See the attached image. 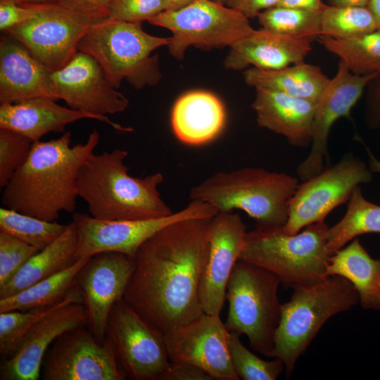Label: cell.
Returning a JSON list of instances; mask_svg holds the SVG:
<instances>
[{
    "instance_id": "1",
    "label": "cell",
    "mask_w": 380,
    "mask_h": 380,
    "mask_svg": "<svg viewBox=\"0 0 380 380\" xmlns=\"http://www.w3.org/2000/svg\"><path fill=\"white\" fill-rule=\"evenodd\" d=\"M211 220L190 218L172 223L137 251L123 300L163 334L205 313L200 289Z\"/></svg>"
},
{
    "instance_id": "2",
    "label": "cell",
    "mask_w": 380,
    "mask_h": 380,
    "mask_svg": "<svg viewBox=\"0 0 380 380\" xmlns=\"http://www.w3.org/2000/svg\"><path fill=\"white\" fill-rule=\"evenodd\" d=\"M72 134L33 143L23 165L1 194L3 207L37 218L56 221L62 212L76 208L79 170L94 153L100 134L94 129L84 143L72 146Z\"/></svg>"
},
{
    "instance_id": "3",
    "label": "cell",
    "mask_w": 380,
    "mask_h": 380,
    "mask_svg": "<svg viewBox=\"0 0 380 380\" xmlns=\"http://www.w3.org/2000/svg\"><path fill=\"white\" fill-rule=\"evenodd\" d=\"M128 153L114 149L93 153L80 167L77 178L78 196L90 215L100 220H149L173 212L158 191L160 172L145 177L131 176L124 161Z\"/></svg>"
},
{
    "instance_id": "4",
    "label": "cell",
    "mask_w": 380,
    "mask_h": 380,
    "mask_svg": "<svg viewBox=\"0 0 380 380\" xmlns=\"http://www.w3.org/2000/svg\"><path fill=\"white\" fill-rule=\"evenodd\" d=\"M298 186V179L284 172L247 167L217 172L194 186L191 201H200L218 213L244 211L262 230L284 227L289 201Z\"/></svg>"
},
{
    "instance_id": "5",
    "label": "cell",
    "mask_w": 380,
    "mask_h": 380,
    "mask_svg": "<svg viewBox=\"0 0 380 380\" xmlns=\"http://www.w3.org/2000/svg\"><path fill=\"white\" fill-rule=\"evenodd\" d=\"M291 299L281 304L274 334L272 357L281 360L289 379L295 365L324 324L331 317L350 310L359 303L353 285L333 275L310 286L293 289Z\"/></svg>"
},
{
    "instance_id": "6",
    "label": "cell",
    "mask_w": 380,
    "mask_h": 380,
    "mask_svg": "<svg viewBox=\"0 0 380 380\" xmlns=\"http://www.w3.org/2000/svg\"><path fill=\"white\" fill-rule=\"evenodd\" d=\"M329 226L324 221L291 234L284 227L248 232L240 259L277 274L286 289L316 284L324 280L331 255L327 251Z\"/></svg>"
},
{
    "instance_id": "7",
    "label": "cell",
    "mask_w": 380,
    "mask_h": 380,
    "mask_svg": "<svg viewBox=\"0 0 380 380\" xmlns=\"http://www.w3.org/2000/svg\"><path fill=\"white\" fill-rule=\"evenodd\" d=\"M170 38L146 32L141 23L103 19L94 24L80 40L78 51L93 57L112 84L119 88L127 80L136 89L159 82L161 72L158 48L168 45Z\"/></svg>"
},
{
    "instance_id": "8",
    "label": "cell",
    "mask_w": 380,
    "mask_h": 380,
    "mask_svg": "<svg viewBox=\"0 0 380 380\" xmlns=\"http://www.w3.org/2000/svg\"><path fill=\"white\" fill-rule=\"evenodd\" d=\"M280 278L271 271L239 260L227 285L229 310L224 323L229 332L247 336L251 348L272 357L281 304Z\"/></svg>"
},
{
    "instance_id": "9",
    "label": "cell",
    "mask_w": 380,
    "mask_h": 380,
    "mask_svg": "<svg viewBox=\"0 0 380 380\" xmlns=\"http://www.w3.org/2000/svg\"><path fill=\"white\" fill-rule=\"evenodd\" d=\"M34 15L4 32L20 42L52 72L60 70L78 51L89 28L108 18V11L80 9L58 0L30 3Z\"/></svg>"
},
{
    "instance_id": "10",
    "label": "cell",
    "mask_w": 380,
    "mask_h": 380,
    "mask_svg": "<svg viewBox=\"0 0 380 380\" xmlns=\"http://www.w3.org/2000/svg\"><path fill=\"white\" fill-rule=\"evenodd\" d=\"M240 11L213 0H196L176 11H163L148 22L172 32L167 45L176 59L183 58L186 49L231 46L254 29Z\"/></svg>"
},
{
    "instance_id": "11",
    "label": "cell",
    "mask_w": 380,
    "mask_h": 380,
    "mask_svg": "<svg viewBox=\"0 0 380 380\" xmlns=\"http://www.w3.org/2000/svg\"><path fill=\"white\" fill-rule=\"evenodd\" d=\"M218 211L210 204L191 201L183 209L171 215L149 220H100L83 213H74L77 260L101 253L116 252L136 257L139 248L165 227L175 222L213 217Z\"/></svg>"
},
{
    "instance_id": "12",
    "label": "cell",
    "mask_w": 380,
    "mask_h": 380,
    "mask_svg": "<svg viewBox=\"0 0 380 380\" xmlns=\"http://www.w3.org/2000/svg\"><path fill=\"white\" fill-rule=\"evenodd\" d=\"M372 173L364 162L348 153L335 165L298 184L289 201L284 227L291 234L324 221L329 213L348 201L355 188L372 180Z\"/></svg>"
},
{
    "instance_id": "13",
    "label": "cell",
    "mask_w": 380,
    "mask_h": 380,
    "mask_svg": "<svg viewBox=\"0 0 380 380\" xmlns=\"http://www.w3.org/2000/svg\"><path fill=\"white\" fill-rule=\"evenodd\" d=\"M106 336L126 374L134 380H158L170 360L164 334L123 299L112 308Z\"/></svg>"
},
{
    "instance_id": "14",
    "label": "cell",
    "mask_w": 380,
    "mask_h": 380,
    "mask_svg": "<svg viewBox=\"0 0 380 380\" xmlns=\"http://www.w3.org/2000/svg\"><path fill=\"white\" fill-rule=\"evenodd\" d=\"M42 365L45 380H123L127 374L111 341H99L84 326L61 335Z\"/></svg>"
},
{
    "instance_id": "15",
    "label": "cell",
    "mask_w": 380,
    "mask_h": 380,
    "mask_svg": "<svg viewBox=\"0 0 380 380\" xmlns=\"http://www.w3.org/2000/svg\"><path fill=\"white\" fill-rule=\"evenodd\" d=\"M86 324L82 295L75 283L56 308L31 327L15 353L1 365L0 379H38L50 346L63 334Z\"/></svg>"
},
{
    "instance_id": "16",
    "label": "cell",
    "mask_w": 380,
    "mask_h": 380,
    "mask_svg": "<svg viewBox=\"0 0 380 380\" xmlns=\"http://www.w3.org/2000/svg\"><path fill=\"white\" fill-rule=\"evenodd\" d=\"M135 266V258L127 255L101 253L89 258L76 277L87 313V324L100 342L106 338L110 310L123 299Z\"/></svg>"
},
{
    "instance_id": "17",
    "label": "cell",
    "mask_w": 380,
    "mask_h": 380,
    "mask_svg": "<svg viewBox=\"0 0 380 380\" xmlns=\"http://www.w3.org/2000/svg\"><path fill=\"white\" fill-rule=\"evenodd\" d=\"M171 362L202 369L215 380H239L230 357L229 331L220 315L204 313L164 334Z\"/></svg>"
},
{
    "instance_id": "18",
    "label": "cell",
    "mask_w": 380,
    "mask_h": 380,
    "mask_svg": "<svg viewBox=\"0 0 380 380\" xmlns=\"http://www.w3.org/2000/svg\"><path fill=\"white\" fill-rule=\"evenodd\" d=\"M378 77L374 74L353 73L339 62L336 73L329 79L316 102L310 152L297 167L300 180L304 182L324 170V159L328 158V137L332 125L339 118L350 115L365 88Z\"/></svg>"
},
{
    "instance_id": "19",
    "label": "cell",
    "mask_w": 380,
    "mask_h": 380,
    "mask_svg": "<svg viewBox=\"0 0 380 380\" xmlns=\"http://www.w3.org/2000/svg\"><path fill=\"white\" fill-rule=\"evenodd\" d=\"M52 78L59 99L71 108L104 117L123 112L129 106L100 64L83 52L78 51L67 65L53 72Z\"/></svg>"
},
{
    "instance_id": "20",
    "label": "cell",
    "mask_w": 380,
    "mask_h": 380,
    "mask_svg": "<svg viewBox=\"0 0 380 380\" xmlns=\"http://www.w3.org/2000/svg\"><path fill=\"white\" fill-rule=\"evenodd\" d=\"M247 232L241 217L234 211L218 213L212 217L208 258L200 289L205 313L220 315L227 282L240 259Z\"/></svg>"
},
{
    "instance_id": "21",
    "label": "cell",
    "mask_w": 380,
    "mask_h": 380,
    "mask_svg": "<svg viewBox=\"0 0 380 380\" xmlns=\"http://www.w3.org/2000/svg\"><path fill=\"white\" fill-rule=\"evenodd\" d=\"M52 73L20 42L7 34L1 37V103H16L35 97L58 100Z\"/></svg>"
},
{
    "instance_id": "22",
    "label": "cell",
    "mask_w": 380,
    "mask_h": 380,
    "mask_svg": "<svg viewBox=\"0 0 380 380\" xmlns=\"http://www.w3.org/2000/svg\"><path fill=\"white\" fill-rule=\"evenodd\" d=\"M56 101L49 97H35L16 103H1L0 128L17 132L34 142L40 141L50 132H65L66 125L84 118L106 122L116 130H132L111 121L107 116L64 107Z\"/></svg>"
},
{
    "instance_id": "23",
    "label": "cell",
    "mask_w": 380,
    "mask_h": 380,
    "mask_svg": "<svg viewBox=\"0 0 380 380\" xmlns=\"http://www.w3.org/2000/svg\"><path fill=\"white\" fill-rule=\"evenodd\" d=\"M251 107L259 127L284 136L292 146L311 145L316 101L258 87Z\"/></svg>"
},
{
    "instance_id": "24",
    "label": "cell",
    "mask_w": 380,
    "mask_h": 380,
    "mask_svg": "<svg viewBox=\"0 0 380 380\" xmlns=\"http://www.w3.org/2000/svg\"><path fill=\"white\" fill-rule=\"evenodd\" d=\"M312 50L310 41L277 34L262 28L254 30L234 42L224 64L241 70L253 65L261 70H276L305 62Z\"/></svg>"
},
{
    "instance_id": "25",
    "label": "cell",
    "mask_w": 380,
    "mask_h": 380,
    "mask_svg": "<svg viewBox=\"0 0 380 380\" xmlns=\"http://www.w3.org/2000/svg\"><path fill=\"white\" fill-rule=\"evenodd\" d=\"M225 110L214 94L203 91L188 92L172 108L171 125L182 143L198 146L214 139L225 123Z\"/></svg>"
},
{
    "instance_id": "26",
    "label": "cell",
    "mask_w": 380,
    "mask_h": 380,
    "mask_svg": "<svg viewBox=\"0 0 380 380\" xmlns=\"http://www.w3.org/2000/svg\"><path fill=\"white\" fill-rule=\"evenodd\" d=\"M333 275L353 285L363 309L380 310V260L372 258L357 238L330 256L327 276Z\"/></svg>"
},
{
    "instance_id": "27",
    "label": "cell",
    "mask_w": 380,
    "mask_h": 380,
    "mask_svg": "<svg viewBox=\"0 0 380 380\" xmlns=\"http://www.w3.org/2000/svg\"><path fill=\"white\" fill-rule=\"evenodd\" d=\"M77 235L74 223L55 241L30 258L7 283L0 286V299L13 296L53 276L77 261Z\"/></svg>"
},
{
    "instance_id": "28",
    "label": "cell",
    "mask_w": 380,
    "mask_h": 380,
    "mask_svg": "<svg viewBox=\"0 0 380 380\" xmlns=\"http://www.w3.org/2000/svg\"><path fill=\"white\" fill-rule=\"evenodd\" d=\"M245 82L255 88H267L293 96L316 101L329 78L317 65L303 62L276 70L249 68Z\"/></svg>"
},
{
    "instance_id": "29",
    "label": "cell",
    "mask_w": 380,
    "mask_h": 380,
    "mask_svg": "<svg viewBox=\"0 0 380 380\" xmlns=\"http://www.w3.org/2000/svg\"><path fill=\"white\" fill-rule=\"evenodd\" d=\"M89 258L77 260L58 273L41 280L20 292L0 299V312L49 306L61 300L76 283V277Z\"/></svg>"
},
{
    "instance_id": "30",
    "label": "cell",
    "mask_w": 380,
    "mask_h": 380,
    "mask_svg": "<svg viewBox=\"0 0 380 380\" xmlns=\"http://www.w3.org/2000/svg\"><path fill=\"white\" fill-rule=\"evenodd\" d=\"M369 233H380V205L365 198L358 186L344 216L327 230V251L331 255L357 236Z\"/></svg>"
},
{
    "instance_id": "31",
    "label": "cell",
    "mask_w": 380,
    "mask_h": 380,
    "mask_svg": "<svg viewBox=\"0 0 380 380\" xmlns=\"http://www.w3.org/2000/svg\"><path fill=\"white\" fill-rule=\"evenodd\" d=\"M319 42L350 72L380 76V30L350 39L319 36Z\"/></svg>"
},
{
    "instance_id": "32",
    "label": "cell",
    "mask_w": 380,
    "mask_h": 380,
    "mask_svg": "<svg viewBox=\"0 0 380 380\" xmlns=\"http://www.w3.org/2000/svg\"><path fill=\"white\" fill-rule=\"evenodd\" d=\"M322 11L274 6L258 15L262 28L300 39L310 40L321 34Z\"/></svg>"
},
{
    "instance_id": "33",
    "label": "cell",
    "mask_w": 380,
    "mask_h": 380,
    "mask_svg": "<svg viewBox=\"0 0 380 380\" xmlns=\"http://www.w3.org/2000/svg\"><path fill=\"white\" fill-rule=\"evenodd\" d=\"M68 225L42 220L7 208H0V232L39 250L55 241L66 230Z\"/></svg>"
},
{
    "instance_id": "34",
    "label": "cell",
    "mask_w": 380,
    "mask_h": 380,
    "mask_svg": "<svg viewBox=\"0 0 380 380\" xmlns=\"http://www.w3.org/2000/svg\"><path fill=\"white\" fill-rule=\"evenodd\" d=\"M377 30L367 6L326 5L322 11L321 34L335 39H350Z\"/></svg>"
},
{
    "instance_id": "35",
    "label": "cell",
    "mask_w": 380,
    "mask_h": 380,
    "mask_svg": "<svg viewBox=\"0 0 380 380\" xmlns=\"http://www.w3.org/2000/svg\"><path fill=\"white\" fill-rule=\"evenodd\" d=\"M240 334L229 332V348L234 369L243 380H276L285 369L284 362L262 360L251 353L241 343Z\"/></svg>"
},
{
    "instance_id": "36",
    "label": "cell",
    "mask_w": 380,
    "mask_h": 380,
    "mask_svg": "<svg viewBox=\"0 0 380 380\" xmlns=\"http://www.w3.org/2000/svg\"><path fill=\"white\" fill-rule=\"evenodd\" d=\"M62 300L55 304L28 311L11 310L0 312L1 355L8 358L12 356L31 327L40 317L56 308Z\"/></svg>"
},
{
    "instance_id": "37",
    "label": "cell",
    "mask_w": 380,
    "mask_h": 380,
    "mask_svg": "<svg viewBox=\"0 0 380 380\" xmlns=\"http://www.w3.org/2000/svg\"><path fill=\"white\" fill-rule=\"evenodd\" d=\"M34 141L11 129L0 128V187L4 189L27 160Z\"/></svg>"
},
{
    "instance_id": "38",
    "label": "cell",
    "mask_w": 380,
    "mask_h": 380,
    "mask_svg": "<svg viewBox=\"0 0 380 380\" xmlns=\"http://www.w3.org/2000/svg\"><path fill=\"white\" fill-rule=\"evenodd\" d=\"M40 250L0 232V286L7 283Z\"/></svg>"
},
{
    "instance_id": "39",
    "label": "cell",
    "mask_w": 380,
    "mask_h": 380,
    "mask_svg": "<svg viewBox=\"0 0 380 380\" xmlns=\"http://www.w3.org/2000/svg\"><path fill=\"white\" fill-rule=\"evenodd\" d=\"M108 18L129 23H141L164 11L162 0H111Z\"/></svg>"
},
{
    "instance_id": "40",
    "label": "cell",
    "mask_w": 380,
    "mask_h": 380,
    "mask_svg": "<svg viewBox=\"0 0 380 380\" xmlns=\"http://www.w3.org/2000/svg\"><path fill=\"white\" fill-rule=\"evenodd\" d=\"M34 15L30 3L18 4L11 1H0V30L5 32L23 23Z\"/></svg>"
},
{
    "instance_id": "41",
    "label": "cell",
    "mask_w": 380,
    "mask_h": 380,
    "mask_svg": "<svg viewBox=\"0 0 380 380\" xmlns=\"http://www.w3.org/2000/svg\"><path fill=\"white\" fill-rule=\"evenodd\" d=\"M158 380H213L202 369L184 362H171Z\"/></svg>"
},
{
    "instance_id": "42",
    "label": "cell",
    "mask_w": 380,
    "mask_h": 380,
    "mask_svg": "<svg viewBox=\"0 0 380 380\" xmlns=\"http://www.w3.org/2000/svg\"><path fill=\"white\" fill-rule=\"evenodd\" d=\"M280 0H228L226 6L236 9L248 18L258 15L268 8L276 6Z\"/></svg>"
},
{
    "instance_id": "43",
    "label": "cell",
    "mask_w": 380,
    "mask_h": 380,
    "mask_svg": "<svg viewBox=\"0 0 380 380\" xmlns=\"http://www.w3.org/2000/svg\"><path fill=\"white\" fill-rule=\"evenodd\" d=\"M372 88L369 89L366 108V119L372 128L380 127V76L371 82Z\"/></svg>"
},
{
    "instance_id": "44",
    "label": "cell",
    "mask_w": 380,
    "mask_h": 380,
    "mask_svg": "<svg viewBox=\"0 0 380 380\" xmlns=\"http://www.w3.org/2000/svg\"><path fill=\"white\" fill-rule=\"evenodd\" d=\"M83 10L91 11H107V8L111 0H58Z\"/></svg>"
},
{
    "instance_id": "45",
    "label": "cell",
    "mask_w": 380,
    "mask_h": 380,
    "mask_svg": "<svg viewBox=\"0 0 380 380\" xmlns=\"http://www.w3.org/2000/svg\"><path fill=\"white\" fill-rule=\"evenodd\" d=\"M325 4L322 0H280L276 6L289 7L310 11H321Z\"/></svg>"
},
{
    "instance_id": "46",
    "label": "cell",
    "mask_w": 380,
    "mask_h": 380,
    "mask_svg": "<svg viewBox=\"0 0 380 380\" xmlns=\"http://www.w3.org/2000/svg\"><path fill=\"white\" fill-rule=\"evenodd\" d=\"M196 0H162L164 11H176L186 7Z\"/></svg>"
},
{
    "instance_id": "47",
    "label": "cell",
    "mask_w": 380,
    "mask_h": 380,
    "mask_svg": "<svg viewBox=\"0 0 380 380\" xmlns=\"http://www.w3.org/2000/svg\"><path fill=\"white\" fill-rule=\"evenodd\" d=\"M369 0H329L335 6H367Z\"/></svg>"
},
{
    "instance_id": "48",
    "label": "cell",
    "mask_w": 380,
    "mask_h": 380,
    "mask_svg": "<svg viewBox=\"0 0 380 380\" xmlns=\"http://www.w3.org/2000/svg\"><path fill=\"white\" fill-rule=\"evenodd\" d=\"M367 6L375 19L377 30H380V0H369Z\"/></svg>"
},
{
    "instance_id": "49",
    "label": "cell",
    "mask_w": 380,
    "mask_h": 380,
    "mask_svg": "<svg viewBox=\"0 0 380 380\" xmlns=\"http://www.w3.org/2000/svg\"><path fill=\"white\" fill-rule=\"evenodd\" d=\"M6 1H14V2L18 3V4H25V3L40 2V1H46V0H6Z\"/></svg>"
},
{
    "instance_id": "50",
    "label": "cell",
    "mask_w": 380,
    "mask_h": 380,
    "mask_svg": "<svg viewBox=\"0 0 380 380\" xmlns=\"http://www.w3.org/2000/svg\"><path fill=\"white\" fill-rule=\"evenodd\" d=\"M217 3H219V4H224V5H226L228 0H213Z\"/></svg>"
}]
</instances>
